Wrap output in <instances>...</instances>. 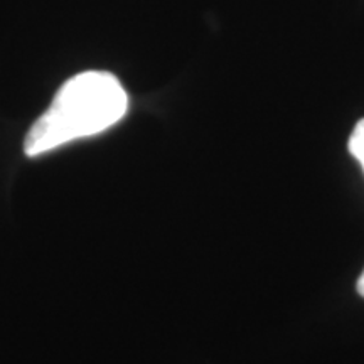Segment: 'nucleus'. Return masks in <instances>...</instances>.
<instances>
[{
	"mask_svg": "<svg viewBox=\"0 0 364 364\" xmlns=\"http://www.w3.org/2000/svg\"><path fill=\"white\" fill-rule=\"evenodd\" d=\"M124 86L107 71H85L59 88L26 135V156L38 157L73 140L102 134L125 115Z\"/></svg>",
	"mask_w": 364,
	"mask_h": 364,
	"instance_id": "f257e3e1",
	"label": "nucleus"
},
{
	"mask_svg": "<svg viewBox=\"0 0 364 364\" xmlns=\"http://www.w3.org/2000/svg\"><path fill=\"white\" fill-rule=\"evenodd\" d=\"M349 152H351V156L361 164L364 171V118L358 122L351 136H349Z\"/></svg>",
	"mask_w": 364,
	"mask_h": 364,
	"instance_id": "f03ea898",
	"label": "nucleus"
},
{
	"mask_svg": "<svg viewBox=\"0 0 364 364\" xmlns=\"http://www.w3.org/2000/svg\"><path fill=\"white\" fill-rule=\"evenodd\" d=\"M358 292H359V295H363L364 297V272L361 273V277H359V280H358Z\"/></svg>",
	"mask_w": 364,
	"mask_h": 364,
	"instance_id": "7ed1b4c3",
	"label": "nucleus"
}]
</instances>
